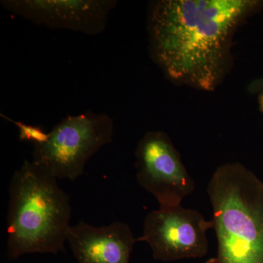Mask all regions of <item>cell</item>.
Wrapping results in <instances>:
<instances>
[{
	"instance_id": "1",
	"label": "cell",
	"mask_w": 263,
	"mask_h": 263,
	"mask_svg": "<svg viewBox=\"0 0 263 263\" xmlns=\"http://www.w3.org/2000/svg\"><path fill=\"white\" fill-rule=\"evenodd\" d=\"M262 0H159L148 14L151 57L167 80L214 91L233 63V38Z\"/></svg>"
},
{
	"instance_id": "2",
	"label": "cell",
	"mask_w": 263,
	"mask_h": 263,
	"mask_svg": "<svg viewBox=\"0 0 263 263\" xmlns=\"http://www.w3.org/2000/svg\"><path fill=\"white\" fill-rule=\"evenodd\" d=\"M71 213L57 179L25 160L11 178L7 215V256L65 252Z\"/></svg>"
},
{
	"instance_id": "3",
	"label": "cell",
	"mask_w": 263,
	"mask_h": 263,
	"mask_svg": "<svg viewBox=\"0 0 263 263\" xmlns=\"http://www.w3.org/2000/svg\"><path fill=\"white\" fill-rule=\"evenodd\" d=\"M207 193L218 248L205 263H263V181L242 164H224Z\"/></svg>"
},
{
	"instance_id": "4",
	"label": "cell",
	"mask_w": 263,
	"mask_h": 263,
	"mask_svg": "<svg viewBox=\"0 0 263 263\" xmlns=\"http://www.w3.org/2000/svg\"><path fill=\"white\" fill-rule=\"evenodd\" d=\"M114 122L106 114L68 116L50 132L46 143L34 144L33 163L57 180L76 181L88 161L113 142Z\"/></svg>"
},
{
	"instance_id": "5",
	"label": "cell",
	"mask_w": 263,
	"mask_h": 263,
	"mask_svg": "<svg viewBox=\"0 0 263 263\" xmlns=\"http://www.w3.org/2000/svg\"><path fill=\"white\" fill-rule=\"evenodd\" d=\"M213 229L196 210L181 205L160 208L145 219L143 235L138 241L146 242L156 260L174 262L183 259L202 258L209 252L207 231Z\"/></svg>"
},
{
	"instance_id": "6",
	"label": "cell",
	"mask_w": 263,
	"mask_h": 263,
	"mask_svg": "<svg viewBox=\"0 0 263 263\" xmlns=\"http://www.w3.org/2000/svg\"><path fill=\"white\" fill-rule=\"evenodd\" d=\"M136 158L137 181L155 197L160 208L181 205L195 190V181L164 132L146 133L137 145Z\"/></svg>"
},
{
	"instance_id": "7",
	"label": "cell",
	"mask_w": 263,
	"mask_h": 263,
	"mask_svg": "<svg viewBox=\"0 0 263 263\" xmlns=\"http://www.w3.org/2000/svg\"><path fill=\"white\" fill-rule=\"evenodd\" d=\"M115 0H4L3 8L37 25L97 35L105 30Z\"/></svg>"
},
{
	"instance_id": "8",
	"label": "cell",
	"mask_w": 263,
	"mask_h": 263,
	"mask_svg": "<svg viewBox=\"0 0 263 263\" xmlns=\"http://www.w3.org/2000/svg\"><path fill=\"white\" fill-rule=\"evenodd\" d=\"M67 242L78 263H129L138 238L127 223L95 227L81 221L70 226Z\"/></svg>"
},
{
	"instance_id": "9",
	"label": "cell",
	"mask_w": 263,
	"mask_h": 263,
	"mask_svg": "<svg viewBox=\"0 0 263 263\" xmlns=\"http://www.w3.org/2000/svg\"><path fill=\"white\" fill-rule=\"evenodd\" d=\"M3 117L6 118L3 116ZM8 121L13 122L18 129V138L20 141H32L34 144L46 143L50 137V133H46L37 126L29 125L22 122H15L6 118Z\"/></svg>"
},
{
	"instance_id": "10",
	"label": "cell",
	"mask_w": 263,
	"mask_h": 263,
	"mask_svg": "<svg viewBox=\"0 0 263 263\" xmlns=\"http://www.w3.org/2000/svg\"><path fill=\"white\" fill-rule=\"evenodd\" d=\"M259 109H260V111L263 113V93L259 97Z\"/></svg>"
}]
</instances>
